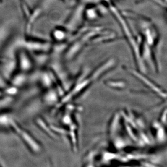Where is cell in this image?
Returning a JSON list of instances; mask_svg holds the SVG:
<instances>
[{"mask_svg":"<svg viewBox=\"0 0 167 167\" xmlns=\"http://www.w3.org/2000/svg\"><path fill=\"white\" fill-rule=\"evenodd\" d=\"M17 67L20 72L27 73L30 72L33 67L32 60L25 52H20L18 54Z\"/></svg>","mask_w":167,"mask_h":167,"instance_id":"obj_1","label":"cell"},{"mask_svg":"<svg viewBox=\"0 0 167 167\" xmlns=\"http://www.w3.org/2000/svg\"><path fill=\"white\" fill-rule=\"evenodd\" d=\"M27 79V73L20 72L18 74L13 75L10 80H11V85L18 88L26 83Z\"/></svg>","mask_w":167,"mask_h":167,"instance_id":"obj_2","label":"cell"},{"mask_svg":"<svg viewBox=\"0 0 167 167\" xmlns=\"http://www.w3.org/2000/svg\"><path fill=\"white\" fill-rule=\"evenodd\" d=\"M43 99L46 105L52 106L54 105L58 101V96L57 93L52 90H48V92L45 94Z\"/></svg>","mask_w":167,"mask_h":167,"instance_id":"obj_3","label":"cell"}]
</instances>
